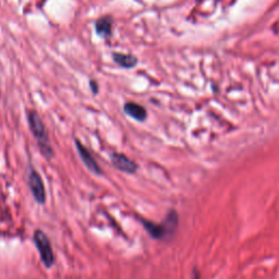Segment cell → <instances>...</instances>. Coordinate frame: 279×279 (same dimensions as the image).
Returning a JSON list of instances; mask_svg holds the SVG:
<instances>
[{"label": "cell", "instance_id": "cell-8", "mask_svg": "<svg viewBox=\"0 0 279 279\" xmlns=\"http://www.w3.org/2000/svg\"><path fill=\"white\" fill-rule=\"evenodd\" d=\"M95 31L98 36L106 38L111 35L112 31V19L110 16H103L95 23Z\"/></svg>", "mask_w": 279, "mask_h": 279}, {"label": "cell", "instance_id": "cell-6", "mask_svg": "<svg viewBox=\"0 0 279 279\" xmlns=\"http://www.w3.org/2000/svg\"><path fill=\"white\" fill-rule=\"evenodd\" d=\"M110 162L113 167L124 173L134 174L138 169L137 164L122 153H112L110 155Z\"/></svg>", "mask_w": 279, "mask_h": 279}, {"label": "cell", "instance_id": "cell-11", "mask_svg": "<svg viewBox=\"0 0 279 279\" xmlns=\"http://www.w3.org/2000/svg\"><path fill=\"white\" fill-rule=\"evenodd\" d=\"M193 279H200V276L196 272H194V275H193Z\"/></svg>", "mask_w": 279, "mask_h": 279}, {"label": "cell", "instance_id": "cell-7", "mask_svg": "<svg viewBox=\"0 0 279 279\" xmlns=\"http://www.w3.org/2000/svg\"><path fill=\"white\" fill-rule=\"evenodd\" d=\"M124 111L126 115H128L129 117H131L138 122H143L147 118L146 109L137 103H133V102L126 103L124 105Z\"/></svg>", "mask_w": 279, "mask_h": 279}, {"label": "cell", "instance_id": "cell-10", "mask_svg": "<svg viewBox=\"0 0 279 279\" xmlns=\"http://www.w3.org/2000/svg\"><path fill=\"white\" fill-rule=\"evenodd\" d=\"M90 87H91V91L93 92V94H97L98 93V84L97 83H96L94 80H92V81H90Z\"/></svg>", "mask_w": 279, "mask_h": 279}, {"label": "cell", "instance_id": "cell-1", "mask_svg": "<svg viewBox=\"0 0 279 279\" xmlns=\"http://www.w3.org/2000/svg\"><path fill=\"white\" fill-rule=\"evenodd\" d=\"M137 220L142 224L146 232L150 234V237L155 240H170L178 229V214L173 209L168 212L162 224H155L142 217H137Z\"/></svg>", "mask_w": 279, "mask_h": 279}, {"label": "cell", "instance_id": "cell-2", "mask_svg": "<svg viewBox=\"0 0 279 279\" xmlns=\"http://www.w3.org/2000/svg\"><path fill=\"white\" fill-rule=\"evenodd\" d=\"M28 117V122L31 132L33 133V136L35 141L37 142V146L43 155V157L47 161H50L54 157V148H52L50 144V140L47 133V130L45 125L39 117L37 111L35 110H29L26 113Z\"/></svg>", "mask_w": 279, "mask_h": 279}, {"label": "cell", "instance_id": "cell-4", "mask_svg": "<svg viewBox=\"0 0 279 279\" xmlns=\"http://www.w3.org/2000/svg\"><path fill=\"white\" fill-rule=\"evenodd\" d=\"M28 185L30 188L31 193L34 197V200L41 205H44L46 203V190L44 181L41 177V174L37 172V170L30 167L29 174H28Z\"/></svg>", "mask_w": 279, "mask_h": 279}, {"label": "cell", "instance_id": "cell-5", "mask_svg": "<svg viewBox=\"0 0 279 279\" xmlns=\"http://www.w3.org/2000/svg\"><path fill=\"white\" fill-rule=\"evenodd\" d=\"M74 142H75L76 152L78 156H80L82 163L85 165V167L92 173L96 174V176H102L103 170L101 168V166L97 164V162L95 161L91 152L83 145V143L80 141V140H74Z\"/></svg>", "mask_w": 279, "mask_h": 279}, {"label": "cell", "instance_id": "cell-3", "mask_svg": "<svg viewBox=\"0 0 279 279\" xmlns=\"http://www.w3.org/2000/svg\"><path fill=\"white\" fill-rule=\"evenodd\" d=\"M34 244L36 247L42 263L46 268H51L55 264V253L52 251L51 243L46 235V233L41 229H36L33 234Z\"/></svg>", "mask_w": 279, "mask_h": 279}, {"label": "cell", "instance_id": "cell-9", "mask_svg": "<svg viewBox=\"0 0 279 279\" xmlns=\"http://www.w3.org/2000/svg\"><path fill=\"white\" fill-rule=\"evenodd\" d=\"M112 59L117 65L126 69L133 68L137 64V59L130 54H120V52H115V54L112 55Z\"/></svg>", "mask_w": 279, "mask_h": 279}]
</instances>
